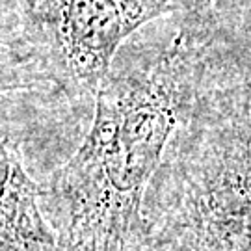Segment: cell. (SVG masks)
I'll use <instances>...</instances> for the list:
<instances>
[{
    "label": "cell",
    "mask_w": 251,
    "mask_h": 251,
    "mask_svg": "<svg viewBox=\"0 0 251 251\" xmlns=\"http://www.w3.org/2000/svg\"><path fill=\"white\" fill-rule=\"evenodd\" d=\"M180 11L177 15L180 19L203 25V26H212L218 23V11L214 9V0H179Z\"/></svg>",
    "instance_id": "obj_5"
},
{
    "label": "cell",
    "mask_w": 251,
    "mask_h": 251,
    "mask_svg": "<svg viewBox=\"0 0 251 251\" xmlns=\"http://www.w3.org/2000/svg\"><path fill=\"white\" fill-rule=\"evenodd\" d=\"M216 28L180 19L164 50L104 80L90 132L45 194L63 251H132L145 194L192 110Z\"/></svg>",
    "instance_id": "obj_1"
},
{
    "label": "cell",
    "mask_w": 251,
    "mask_h": 251,
    "mask_svg": "<svg viewBox=\"0 0 251 251\" xmlns=\"http://www.w3.org/2000/svg\"><path fill=\"white\" fill-rule=\"evenodd\" d=\"M220 19L227 26L244 30V32H251V0H236L233 11L225 19L220 15Z\"/></svg>",
    "instance_id": "obj_6"
},
{
    "label": "cell",
    "mask_w": 251,
    "mask_h": 251,
    "mask_svg": "<svg viewBox=\"0 0 251 251\" xmlns=\"http://www.w3.org/2000/svg\"><path fill=\"white\" fill-rule=\"evenodd\" d=\"M218 21H220V17H218ZM220 25H222V28L234 39V43L242 50L244 58H246V62H248V65H250V69H251V32H244V30H236V28H233V26H227L222 21H220Z\"/></svg>",
    "instance_id": "obj_7"
},
{
    "label": "cell",
    "mask_w": 251,
    "mask_h": 251,
    "mask_svg": "<svg viewBox=\"0 0 251 251\" xmlns=\"http://www.w3.org/2000/svg\"><path fill=\"white\" fill-rule=\"evenodd\" d=\"M149 190L175 251H251V69L220 21Z\"/></svg>",
    "instance_id": "obj_2"
},
{
    "label": "cell",
    "mask_w": 251,
    "mask_h": 251,
    "mask_svg": "<svg viewBox=\"0 0 251 251\" xmlns=\"http://www.w3.org/2000/svg\"><path fill=\"white\" fill-rule=\"evenodd\" d=\"M179 0H2V90L97 97L119 45Z\"/></svg>",
    "instance_id": "obj_3"
},
{
    "label": "cell",
    "mask_w": 251,
    "mask_h": 251,
    "mask_svg": "<svg viewBox=\"0 0 251 251\" xmlns=\"http://www.w3.org/2000/svg\"><path fill=\"white\" fill-rule=\"evenodd\" d=\"M43 190L28 175L19 145L2 126V251H60L39 208Z\"/></svg>",
    "instance_id": "obj_4"
}]
</instances>
